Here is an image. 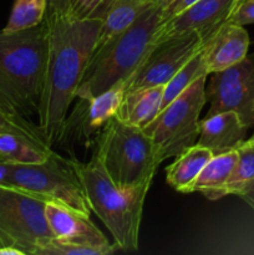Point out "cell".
Returning <instances> with one entry per match:
<instances>
[{
	"label": "cell",
	"mask_w": 254,
	"mask_h": 255,
	"mask_svg": "<svg viewBox=\"0 0 254 255\" xmlns=\"http://www.w3.org/2000/svg\"><path fill=\"white\" fill-rule=\"evenodd\" d=\"M45 216L52 234L59 241L96 249L100 255L112 254L117 249L115 243H110L105 234L92 223L90 217L55 202H46Z\"/></svg>",
	"instance_id": "4fadbf2b"
},
{
	"label": "cell",
	"mask_w": 254,
	"mask_h": 255,
	"mask_svg": "<svg viewBox=\"0 0 254 255\" xmlns=\"http://www.w3.org/2000/svg\"><path fill=\"white\" fill-rule=\"evenodd\" d=\"M247 141H249V142H254V133H253V134H252V136H251V137H249V138H248V139H247Z\"/></svg>",
	"instance_id": "f546056e"
},
{
	"label": "cell",
	"mask_w": 254,
	"mask_h": 255,
	"mask_svg": "<svg viewBox=\"0 0 254 255\" xmlns=\"http://www.w3.org/2000/svg\"><path fill=\"white\" fill-rule=\"evenodd\" d=\"M5 186L34 194L46 202L62 204L84 216L90 217L92 213L76 172L69 159L55 151L44 162L10 163Z\"/></svg>",
	"instance_id": "8992f818"
},
{
	"label": "cell",
	"mask_w": 254,
	"mask_h": 255,
	"mask_svg": "<svg viewBox=\"0 0 254 255\" xmlns=\"http://www.w3.org/2000/svg\"><path fill=\"white\" fill-rule=\"evenodd\" d=\"M45 21L47 62L37 126L52 148L76 97L77 86L101 31L102 19L77 14L70 2L66 7L47 9Z\"/></svg>",
	"instance_id": "6da1fadb"
},
{
	"label": "cell",
	"mask_w": 254,
	"mask_h": 255,
	"mask_svg": "<svg viewBox=\"0 0 254 255\" xmlns=\"http://www.w3.org/2000/svg\"><path fill=\"white\" fill-rule=\"evenodd\" d=\"M152 5L157 7H161V9H164L166 6H168L173 0H148Z\"/></svg>",
	"instance_id": "f1b7e54d"
},
{
	"label": "cell",
	"mask_w": 254,
	"mask_h": 255,
	"mask_svg": "<svg viewBox=\"0 0 254 255\" xmlns=\"http://www.w3.org/2000/svg\"><path fill=\"white\" fill-rule=\"evenodd\" d=\"M242 0H197L194 4L164 20L154 35V45L179 35L197 32L211 36L234 11ZM152 46V47H153Z\"/></svg>",
	"instance_id": "7c38bea8"
},
{
	"label": "cell",
	"mask_w": 254,
	"mask_h": 255,
	"mask_svg": "<svg viewBox=\"0 0 254 255\" xmlns=\"http://www.w3.org/2000/svg\"><path fill=\"white\" fill-rule=\"evenodd\" d=\"M238 159L223 189V197L241 196L254 186V142L244 141L237 148Z\"/></svg>",
	"instance_id": "44dd1931"
},
{
	"label": "cell",
	"mask_w": 254,
	"mask_h": 255,
	"mask_svg": "<svg viewBox=\"0 0 254 255\" xmlns=\"http://www.w3.org/2000/svg\"><path fill=\"white\" fill-rule=\"evenodd\" d=\"M208 77L206 97L209 110L206 116L234 111L248 128L254 126V54Z\"/></svg>",
	"instance_id": "30bf717a"
},
{
	"label": "cell",
	"mask_w": 254,
	"mask_h": 255,
	"mask_svg": "<svg viewBox=\"0 0 254 255\" xmlns=\"http://www.w3.org/2000/svg\"><path fill=\"white\" fill-rule=\"evenodd\" d=\"M227 22L239 26L254 24V0H242Z\"/></svg>",
	"instance_id": "d4e9b609"
},
{
	"label": "cell",
	"mask_w": 254,
	"mask_h": 255,
	"mask_svg": "<svg viewBox=\"0 0 254 255\" xmlns=\"http://www.w3.org/2000/svg\"><path fill=\"white\" fill-rule=\"evenodd\" d=\"M248 129L237 112H217L199 121L196 144L209 148L213 154L224 153L238 148L246 141Z\"/></svg>",
	"instance_id": "9a60e30c"
},
{
	"label": "cell",
	"mask_w": 254,
	"mask_h": 255,
	"mask_svg": "<svg viewBox=\"0 0 254 255\" xmlns=\"http://www.w3.org/2000/svg\"><path fill=\"white\" fill-rule=\"evenodd\" d=\"M45 206L46 201L34 194L0 184V247L37 255L42 244L54 238Z\"/></svg>",
	"instance_id": "ba28073f"
},
{
	"label": "cell",
	"mask_w": 254,
	"mask_h": 255,
	"mask_svg": "<svg viewBox=\"0 0 254 255\" xmlns=\"http://www.w3.org/2000/svg\"><path fill=\"white\" fill-rule=\"evenodd\" d=\"M208 39L209 36L191 32L154 45L126 79V92L166 85L181 67L203 49Z\"/></svg>",
	"instance_id": "9c48e42d"
},
{
	"label": "cell",
	"mask_w": 254,
	"mask_h": 255,
	"mask_svg": "<svg viewBox=\"0 0 254 255\" xmlns=\"http://www.w3.org/2000/svg\"><path fill=\"white\" fill-rule=\"evenodd\" d=\"M92 213L105 224L121 251H138L143 204L151 186L122 189L112 182L96 154L89 162L69 158Z\"/></svg>",
	"instance_id": "3957f363"
},
{
	"label": "cell",
	"mask_w": 254,
	"mask_h": 255,
	"mask_svg": "<svg viewBox=\"0 0 254 255\" xmlns=\"http://www.w3.org/2000/svg\"><path fill=\"white\" fill-rule=\"evenodd\" d=\"M239 198L243 199V201L254 211V186L251 187V188H249L248 191L244 192V193H242L241 196H239Z\"/></svg>",
	"instance_id": "4316f807"
},
{
	"label": "cell",
	"mask_w": 254,
	"mask_h": 255,
	"mask_svg": "<svg viewBox=\"0 0 254 255\" xmlns=\"http://www.w3.org/2000/svg\"><path fill=\"white\" fill-rule=\"evenodd\" d=\"M249 44V35L244 26L229 22L222 25L202 49L208 74L226 70L246 59Z\"/></svg>",
	"instance_id": "5bb4252c"
},
{
	"label": "cell",
	"mask_w": 254,
	"mask_h": 255,
	"mask_svg": "<svg viewBox=\"0 0 254 255\" xmlns=\"http://www.w3.org/2000/svg\"><path fill=\"white\" fill-rule=\"evenodd\" d=\"M95 154L112 182L122 189L151 186L162 163L151 137L116 116L97 132Z\"/></svg>",
	"instance_id": "5b68a950"
},
{
	"label": "cell",
	"mask_w": 254,
	"mask_h": 255,
	"mask_svg": "<svg viewBox=\"0 0 254 255\" xmlns=\"http://www.w3.org/2000/svg\"><path fill=\"white\" fill-rule=\"evenodd\" d=\"M213 156V152L206 147L198 144L188 147L174 157L176 159L166 168L167 183L177 192L188 193L191 184Z\"/></svg>",
	"instance_id": "ac0fdd59"
},
{
	"label": "cell",
	"mask_w": 254,
	"mask_h": 255,
	"mask_svg": "<svg viewBox=\"0 0 254 255\" xmlns=\"http://www.w3.org/2000/svg\"><path fill=\"white\" fill-rule=\"evenodd\" d=\"M162 22L161 7L149 4L128 27L95 49L75 99L96 96L126 80L152 49L154 35Z\"/></svg>",
	"instance_id": "277c9868"
},
{
	"label": "cell",
	"mask_w": 254,
	"mask_h": 255,
	"mask_svg": "<svg viewBox=\"0 0 254 255\" xmlns=\"http://www.w3.org/2000/svg\"><path fill=\"white\" fill-rule=\"evenodd\" d=\"M164 85L144 87L125 94L116 117L131 126L144 128L159 114Z\"/></svg>",
	"instance_id": "2e32d148"
},
{
	"label": "cell",
	"mask_w": 254,
	"mask_h": 255,
	"mask_svg": "<svg viewBox=\"0 0 254 255\" xmlns=\"http://www.w3.org/2000/svg\"><path fill=\"white\" fill-rule=\"evenodd\" d=\"M47 62L46 21L30 29L0 30V104L30 119L39 115Z\"/></svg>",
	"instance_id": "7a4b0ae2"
},
{
	"label": "cell",
	"mask_w": 254,
	"mask_h": 255,
	"mask_svg": "<svg viewBox=\"0 0 254 255\" xmlns=\"http://www.w3.org/2000/svg\"><path fill=\"white\" fill-rule=\"evenodd\" d=\"M47 11V0H15L4 31L30 29L41 24Z\"/></svg>",
	"instance_id": "603a6c76"
},
{
	"label": "cell",
	"mask_w": 254,
	"mask_h": 255,
	"mask_svg": "<svg viewBox=\"0 0 254 255\" xmlns=\"http://www.w3.org/2000/svg\"><path fill=\"white\" fill-rule=\"evenodd\" d=\"M207 77L196 80L167 105L151 124L142 128L153 141L161 162L174 158L196 144L199 134V116L207 104Z\"/></svg>",
	"instance_id": "52a82bcc"
},
{
	"label": "cell",
	"mask_w": 254,
	"mask_h": 255,
	"mask_svg": "<svg viewBox=\"0 0 254 255\" xmlns=\"http://www.w3.org/2000/svg\"><path fill=\"white\" fill-rule=\"evenodd\" d=\"M0 133H14L35 143L49 147L40 132L39 126L32 124L30 119H25V117L10 112L1 104H0Z\"/></svg>",
	"instance_id": "cb8c5ba5"
},
{
	"label": "cell",
	"mask_w": 254,
	"mask_h": 255,
	"mask_svg": "<svg viewBox=\"0 0 254 255\" xmlns=\"http://www.w3.org/2000/svg\"><path fill=\"white\" fill-rule=\"evenodd\" d=\"M54 149L14 133H0V161L7 163H36L46 161Z\"/></svg>",
	"instance_id": "ffe728a7"
},
{
	"label": "cell",
	"mask_w": 254,
	"mask_h": 255,
	"mask_svg": "<svg viewBox=\"0 0 254 255\" xmlns=\"http://www.w3.org/2000/svg\"><path fill=\"white\" fill-rule=\"evenodd\" d=\"M208 75L209 74L207 71V66L204 64L203 54H202L201 50L183 67H181L177 71V74L164 85L163 99H162V105L159 112L167 105L171 104L177 96H179L187 87L191 86L196 80H198L202 76H208Z\"/></svg>",
	"instance_id": "7402d4cb"
},
{
	"label": "cell",
	"mask_w": 254,
	"mask_h": 255,
	"mask_svg": "<svg viewBox=\"0 0 254 255\" xmlns=\"http://www.w3.org/2000/svg\"><path fill=\"white\" fill-rule=\"evenodd\" d=\"M0 255H24V253L9 247H0Z\"/></svg>",
	"instance_id": "83f0119b"
},
{
	"label": "cell",
	"mask_w": 254,
	"mask_h": 255,
	"mask_svg": "<svg viewBox=\"0 0 254 255\" xmlns=\"http://www.w3.org/2000/svg\"><path fill=\"white\" fill-rule=\"evenodd\" d=\"M237 159V149L214 154L191 184L188 193L201 192L209 201H218L223 198V189L233 172Z\"/></svg>",
	"instance_id": "e0dca14e"
},
{
	"label": "cell",
	"mask_w": 254,
	"mask_h": 255,
	"mask_svg": "<svg viewBox=\"0 0 254 255\" xmlns=\"http://www.w3.org/2000/svg\"><path fill=\"white\" fill-rule=\"evenodd\" d=\"M125 94L126 80H122L96 96L77 99L76 106L65 119L57 144L67 151L74 143L89 142L109 120L116 116Z\"/></svg>",
	"instance_id": "8fae6325"
},
{
	"label": "cell",
	"mask_w": 254,
	"mask_h": 255,
	"mask_svg": "<svg viewBox=\"0 0 254 255\" xmlns=\"http://www.w3.org/2000/svg\"><path fill=\"white\" fill-rule=\"evenodd\" d=\"M151 2L148 0H110L95 49L128 27ZM94 49V50H95Z\"/></svg>",
	"instance_id": "d6986e66"
},
{
	"label": "cell",
	"mask_w": 254,
	"mask_h": 255,
	"mask_svg": "<svg viewBox=\"0 0 254 255\" xmlns=\"http://www.w3.org/2000/svg\"><path fill=\"white\" fill-rule=\"evenodd\" d=\"M196 1L197 0H173L168 6L162 9V12H163V21L164 20L169 19V17L174 16V15H177L178 12L183 11L184 9L191 6V5L194 4Z\"/></svg>",
	"instance_id": "484cf974"
}]
</instances>
